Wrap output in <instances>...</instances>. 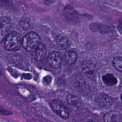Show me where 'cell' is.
I'll return each mask as SVG.
<instances>
[{"label": "cell", "instance_id": "cell-1", "mask_svg": "<svg viewBox=\"0 0 122 122\" xmlns=\"http://www.w3.org/2000/svg\"><path fill=\"white\" fill-rule=\"evenodd\" d=\"M4 41V48L8 51H17L22 46L20 36L18 32L15 31L9 33Z\"/></svg>", "mask_w": 122, "mask_h": 122}, {"label": "cell", "instance_id": "cell-2", "mask_svg": "<svg viewBox=\"0 0 122 122\" xmlns=\"http://www.w3.org/2000/svg\"><path fill=\"white\" fill-rule=\"evenodd\" d=\"M41 42L39 35L35 32H30L25 35L21 41L24 49L31 54L37 48Z\"/></svg>", "mask_w": 122, "mask_h": 122}, {"label": "cell", "instance_id": "cell-3", "mask_svg": "<svg viewBox=\"0 0 122 122\" xmlns=\"http://www.w3.org/2000/svg\"><path fill=\"white\" fill-rule=\"evenodd\" d=\"M51 107L52 110L63 119L68 118L69 112L67 107L59 100H54L51 101Z\"/></svg>", "mask_w": 122, "mask_h": 122}, {"label": "cell", "instance_id": "cell-4", "mask_svg": "<svg viewBox=\"0 0 122 122\" xmlns=\"http://www.w3.org/2000/svg\"><path fill=\"white\" fill-rule=\"evenodd\" d=\"M11 26L10 19L7 17L0 18V43L2 42L9 34Z\"/></svg>", "mask_w": 122, "mask_h": 122}, {"label": "cell", "instance_id": "cell-5", "mask_svg": "<svg viewBox=\"0 0 122 122\" xmlns=\"http://www.w3.org/2000/svg\"><path fill=\"white\" fill-rule=\"evenodd\" d=\"M47 61L49 65L52 68H58L61 64L62 57L59 52L53 51L49 54Z\"/></svg>", "mask_w": 122, "mask_h": 122}, {"label": "cell", "instance_id": "cell-6", "mask_svg": "<svg viewBox=\"0 0 122 122\" xmlns=\"http://www.w3.org/2000/svg\"><path fill=\"white\" fill-rule=\"evenodd\" d=\"M46 54V49L44 45L41 42L37 48L31 53L33 57L38 61H41L45 58Z\"/></svg>", "mask_w": 122, "mask_h": 122}, {"label": "cell", "instance_id": "cell-7", "mask_svg": "<svg viewBox=\"0 0 122 122\" xmlns=\"http://www.w3.org/2000/svg\"><path fill=\"white\" fill-rule=\"evenodd\" d=\"M104 122H122V116L117 112L110 111L103 116Z\"/></svg>", "mask_w": 122, "mask_h": 122}, {"label": "cell", "instance_id": "cell-8", "mask_svg": "<svg viewBox=\"0 0 122 122\" xmlns=\"http://www.w3.org/2000/svg\"><path fill=\"white\" fill-rule=\"evenodd\" d=\"M84 72L90 77H93L95 75V68L94 65L90 62L85 61L82 65Z\"/></svg>", "mask_w": 122, "mask_h": 122}, {"label": "cell", "instance_id": "cell-9", "mask_svg": "<svg viewBox=\"0 0 122 122\" xmlns=\"http://www.w3.org/2000/svg\"><path fill=\"white\" fill-rule=\"evenodd\" d=\"M57 43L63 49H67L70 46V42L68 38L63 35H59L56 38Z\"/></svg>", "mask_w": 122, "mask_h": 122}, {"label": "cell", "instance_id": "cell-10", "mask_svg": "<svg viewBox=\"0 0 122 122\" xmlns=\"http://www.w3.org/2000/svg\"><path fill=\"white\" fill-rule=\"evenodd\" d=\"M102 80L104 83L108 86H113L116 84L117 80L115 76L110 73H107L102 76Z\"/></svg>", "mask_w": 122, "mask_h": 122}, {"label": "cell", "instance_id": "cell-11", "mask_svg": "<svg viewBox=\"0 0 122 122\" xmlns=\"http://www.w3.org/2000/svg\"><path fill=\"white\" fill-rule=\"evenodd\" d=\"M64 57L67 62L71 64H74L77 60L76 53L72 50L67 51L65 53Z\"/></svg>", "mask_w": 122, "mask_h": 122}, {"label": "cell", "instance_id": "cell-12", "mask_svg": "<svg viewBox=\"0 0 122 122\" xmlns=\"http://www.w3.org/2000/svg\"><path fill=\"white\" fill-rule=\"evenodd\" d=\"M67 102L71 105L75 107H79L81 105V102L78 97L70 94L66 97Z\"/></svg>", "mask_w": 122, "mask_h": 122}, {"label": "cell", "instance_id": "cell-13", "mask_svg": "<svg viewBox=\"0 0 122 122\" xmlns=\"http://www.w3.org/2000/svg\"><path fill=\"white\" fill-rule=\"evenodd\" d=\"M112 64L117 70L122 73V58L120 57H115L112 61Z\"/></svg>", "mask_w": 122, "mask_h": 122}, {"label": "cell", "instance_id": "cell-14", "mask_svg": "<svg viewBox=\"0 0 122 122\" xmlns=\"http://www.w3.org/2000/svg\"><path fill=\"white\" fill-rule=\"evenodd\" d=\"M99 101L101 104L104 106L110 105L112 101L109 96L106 95H102L100 97Z\"/></svg>", "mask_w": 122, "mask_h": 122}, {"label": "cell", "instance_id": "cell-15", "mask_svg": "<svg viewBox=\"0 0 122 122\" xmlns=\"http://www.w3.org/2000/svg\"><path fill=\"white\" fill-rule=\"evenodd\" d=\"M118 30H119V32L122 33V24H121V23H120L118 26Z\"/></svg>", "mask_w": 122, "mask_h": 122}, {"label": "cell", "instance_id": "cell-16", "mask_svg": "<svg viewBox=\"0 0 122 122\" xmlns=\"http://www.w3.org/2000/svg\"><path fill=\"white\" fill-rule=\"evenodd\" d=\"M87 122H95L94 121H93V120H89V121H87Z\"/></svg>", "mask_w": 122, "mask_h": 122}, {"label": "cell", "instance_id": "cell-17", "mask_svg": "<svg viewBox=\"0 0 122 122\" xmlns=\"http://www.w3.org/2000/svg\"><path fill=\"white\" fill-rule=\"evenodd\" d=\"M121 100H122V94H121Z\"/></svg>", "mask_w": 122, "mask_h": 122}]
</instances>
